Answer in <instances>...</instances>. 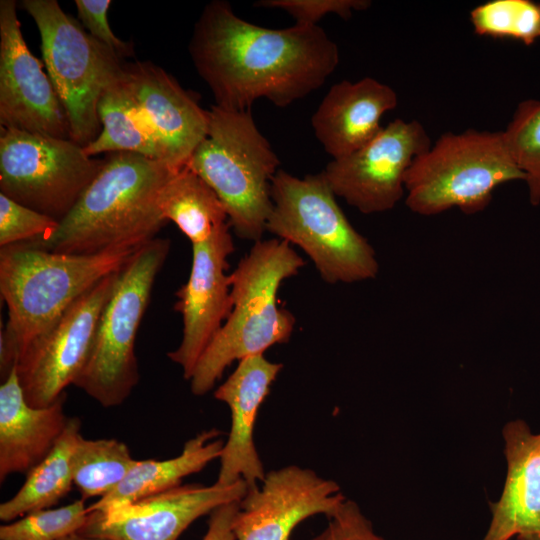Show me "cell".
Here are the masks:
<instances>
[{
    "instance_id": "obj_24",
    "label": "cell",
    "mask_w": 540,
    "mask_h": 540,
    "mask_svg": "<svg viewBox=\"0 0 540 540\" xmlns=\"http://www.w3.org/2000/svg\"><path fill=\"white\" fill-rule=\"evenodd\" d=\"M158 205L163 218L174 222L192 245L208 240L229 224L226 209L216 193L187 166L163 186Z\"/></svg>"
},
{
    "instance_id": "obj_9",
    "label": "cell",
    "mask_w": 540,
    "mask_h": 540,
    "mask_svg": "<svg viewBox=\"0 0 540 540\" xmlns=\"http://www.w3.org/2000/svg\"><path fill=\"white\" fill-rule=\"evenodd\" d=\"M169 250L168 239L142 245L120 270L101 312L88 358L73 385L104 408L121 405L139 382L136 335Z\"/></svg>"
},
{
    "instance_id": "obj_1",
    "label": "cell",
    "mask_w": 540,
    "mask_h": 540,
    "mask_svg": "<svg viewBox=\"0 0 540 540\" xmlns=\"http://www.w3.org/2000/svg\"><path fill=\"white\" fill-rule=\"evenodd\" d=\"M188 50L214 105L232 111L251 110L259 98L287 107L320 88L339 63L336 43L320 26H258L223 0L204 6Z\"/></svg>"
},
{
    "instance_id": "obj_7",
    "label": "cell",
    "mask_w": 540,
    "mask_h": 540,
    "mask_svg": "<svg viewBox=\"0 0 540 540\" xmlns=\"http://www.w3.org/2000/svg\"><path fill=\"white\" fill-rule=\"evenodd\" d=\"M271 200L266 231L301 248L324 281L348 284L376 278L375 249L349 222L321 172L298 178L279 169Z\"/></svg>"
},
{
    "instance_id": "obj_32",
    "label": "cell",
    "mask_w": 540,
    "mask_h": 540,
    "mask_svg": "<svg viewBox=\"0 0 540 540\" xmlns=\"http://www.w3.org/2000/svg\"><path fill=\"white\" fill-rule=\"evenodd\" d=\"M110 5V0H75L78 18L84 29L122 59L132 57L134 56L133 43L119 39L109 25Z\"/></svg>"
},
{
    "instance_id": "obj_23",
    "label": "cell",
    "mask_w": 540,
    "mask_h": 540,
    "mask_svg": "<svg viewBox=\"0 0 540 540\" xmlns=\"http://www.w3.org/2000/svg\"><path fill=\"white\" fill-rule=\"evenodd\" d=\"M81 421L69 417L66 428L48 456L26 474V480L16 494L0 504V520L5 523L30 512L51 508L67 493L73 483L71 459Z\"/></svg>"
},
{
    "instance_id": "obj_4",
    "label": "cell",
    "mask_w": 540,
    "mask_h": 540,
    "mask_svg": "<svg viewBox=\"0 0 540 540\" xmlns=\"http://www.w3.org/2000/svg\"><path fill=\"white\" fill-rule=\"evenodd\" d=\"M178 171L134 153L106 154L98 174L57 229L48 238L29 243L73 254L140 247L166 224L159 195Z\"/></svg>"
},
{
    "instance_id": "obj_35",
    "label": "cell",
    "mask_w": 540,
    "mask_h": 540,
    "mask_svg": "<svg viewBox=\"0 0 540 540\" xmlns=\"http://www.w3.org/2000/svg\"><path fill=\"white\" fill-rule=\"evenodd\" d=\"M516 540H540V534L520 535L516 537Z\"/></svg>"
},
{
    "instance_id": "obj_10",
    "label": "cell",
    "mask_w": 540,
    "mask_h": 540,
    "mask_svg": "<svg viewBox=\"0 0 540 540\" xmlns=\"http://www.w3.org/2000/svg\"><path fill=\"white\" fill-rule=\"evenodd\" d=\"M40 34L43 64L66 113L70 139L92 143L100 99L126 61L92 37L56 0H23Z\"/></svg>"
},
{
    "instance_id": "obj_26",
    "label": "cell",
    "mask_w": 540,
    "mask_h": 540,
    "mask_svg": "<svg viewBox=\"0 0 540 540\" xmlns=\"http://www.w3.org/2000/svg\"><path fill=\"white\" fill-rule=\"evenodd\" d=\"M479 36L510 38L530 46L540 38V3L531 0H492L470 12Z\"/></svg>"
},
{
    "instance_id": "obj_31",
    "label": "cell",
    "mask_w": 540,
    "mask_h": 540,
    "mask_svg": "<svg viewBox=\"0 0 540 540\" xmlns=\"http://www.w3.org/2000/svg\"><path fill=\"white\" fill-rule=\"evenodd\" d=\"M310 540H387L377 534L359 505L350 499L328 518L327 526Z\"/></svg>"
},
{
    "instance_id": "obj_14",
    "label": "cell",
    "mask_w": 540,
    "mask_h": 540,
    "mask_svg": "<svg viewBox=\"0 0 540 540\" xmlns=\"http://www.w3.org/2000/svg\"><path fill=\"white\" fill-rule=\"evenodd\" d=\"M15 0L0 1V127L70 139L66 113L29 50Z\"/></svg>"
},
{
    "instance_id": "obj_15",
    "label": "cell",
    "mask_w": 540,
    "mask_h": 540,
    "mask_svg": "<svg viewBox=\"0 0 540 540\" xmlns=\"http://www.w3.org/2000/svg\"><path fill=\"white\" fill-rule=\"evenodd\" d=\"M345 500L334 480L309 468L284 466L248 489L239 502L233 531L236 540H289L299 523L319 514L329 518Z\"/></svg>"
},
{
    "instance_id": "obj_18",
    "label": "cell",
    "mask_w": 540,
    "mask_h": 540,
    "mask_svg": "<svg viewBox=\"0 0 540 540\" xmlns=\"http://www.w3.org/2000/svg\"><path fill=\"white\" fill-rule=\"evenodd\" d=\"M283 368L264 354L244 358L215 390L214 397L224 402L231 414L229 436L222 448L216 483L232 485L244 480L248 489L258 486L266 475L254 442L259 408Z\"/></svg>"
},
{
    "instance_id": "obj_5",
    "label": "cell",
    "mask_w": 540,
    "mask_h": 540,
    "mask_svg": "<svg viewBox=\"0 0 540 540\" xmlns=\"http://www.w3.org/2000/svg\"><path fill=\"white\" fill-rule=\"evenodd\" d=\"M304 261L278 238L254 242L229 274L231 311L199 358L189 379L197 396L208 393L234 361L262 355L286 343L294 330L293 314L279 306L282 282L295 276Z\"/></svg>"
},
{
    "instance_id": "obj_25",
    "label": "cell",
    "mask_w": 540,
    "mask_h": 540,
    "mask_svg": "<svg viewBox=\"0 0 540 540\" xmlns=\"http://www.w3.org/2000/svg\"><path fill=\"white\" fill-rule=\"evenodd\" d=\"M135 462L122 441L85 439L80 435L71 459L73 483L83 500L102 498L123 481Z\"/></svg>"
},
{
    "instance_id": "obj_34",
    "label": "cell",
    "mask_w": 540,
    "mask_h": 540,
    "mask_svg": "<svg viewBox=\"0 0 540 540\" xmlns=\"http://www.w3.org/2000/svg\"><path fill=\"white\" fill-rule=\"evenodd\" d=\"M60 540H104V539L88 537V536L82 535L80 533H75V534L69 535V536H67L65 538H62Z\"/></svg>"
},
{
    "instance_id": "obj_30",
    "label": "cell",
    "mask_w": 540,
    "mask_h": 540,
    "mask_svg": "<svg viewBox=\"0 0 540 540\" xmlns=\"http://www.w3.org/2000/svg\"><path fill=\"white\" fill-rule=\"evenodd\" d=\"M368 0H260L254 6L281 9L296 20V25L314 26L327 14L349 19L353 11L367 9Z\"/></svg>"
},
{
    "instance_id": "obj_16",
    "label": "cell",
    "mask_w": 540,
    "mask_h": 540,
    "mask_svg": "<svg viewBox=\"0 0 540 540\" xmlns=\"http://www.w3.org/2000/svg\"><path fill=\"white\" fill-rule=\"evenodd\" d=\"M244 480L179 485L106 511H91L80 534L104 540H177L198 518L246 495Z\"/></svg>"
},
{
    "instance_id": "obj_29",
    "label": "cell",
    "mask_w": 540,
    "mask_h": 540,
    "mask_svg": "<svg viewBox=\"0 0 540 540\" xmlns=\"http://www.w3.org/2000/svg\"><path fill=\"white\" fill-rule=\"evenodd\" d=\"M59 222L0 193V247L48 238Z\"/></svg>"
},
{
    "instance_id": "obj_21",
    "label": "cell",
    "mask_w": 540,
    "mask_h": 540,
    "mask_svg": "<svg viewBox=\"0 0 540 540\" xmlns=\"http://www.w3.org/2000/svg\"><path fill=\"white\" fill-rule=\"evenodd\" d=\"M66 393L45 407L25 400L16 368L0 386V482L12 474H27L41 463L63 434L68 418Z\"/></svg>"
},
{
    "instance_id": "obj_28",
    "label": "cell",
    "mask_w": 540,
    "mask_h": 540,
    "mask_svg": "<svg viewBox=\"0 0 540 540\" xmlns=\"http://www.w3.org/2000/svg\"><path fill=\"white\" fill-rule=\"evenodd\" d=\"M82 498L71 504L30 512L0 526V540H60L79 533L88 519Z\"/></svg>"
},
{
    "instance_id": "obj_12",
    "label": "cell",
    "mask_w": 540,
    "mask_h": 540,
    "mask_svg": "<svg viewBox=\"0 0 540 540\" xmlns=\"http://www.w3.org/2000/svg\"><path fill=\"white\" fill-rule=\"evenodd\" d=\"M431 147L424 126L395 119L366 145L332 159L321 172L337 197L363 214L393 209L405 195V177L413 160Z\"/></svg>"
},
{
    "instance_id": "obj_19",
    "label": "cell",
    "mask_w": 540,
    "mask_h": 540,
    "mask_svg": "<svg viewBox=\"0 0 540 540\" xmlns=\"http://www.w3.org/2000/svg\"><path fill=\"white\" fill-rule=\"evenodd\" d=\"M398 104L396 92L372 77L335 83L311 118L317 140L333 158L345 157L383 128L382 116Z\"/></svg>"
},
{
    "instance_id": "obj_13",
    "label": "cell",
    "mask_w": 540,
    "mask_h": 540,
    "mask_svg": "<svg viewBox=\"0 0 540 540\" xmlns=\"http://www.w3.org/2000/svg\"><path fill=\"white\" fill-rule=\"evenodd\" d=\"M120 271L110 274L79 297L17 361L27 403L45 407L74 384L88 358L101 312Z\"/></svg>"
},
{
    "instance_id": "obj_8",
    "label": "cell",
    "mask_w": 540,
    "mask_h": 540,
    "mask_svg": "<svg viewBox=\"0 0 540 540\" xmlns=\"http://www.w3.org/2000/svg\"><path fill=\"white\" fill-rule=\"evenodd\" d=\"M525 180L503 132L469 129L446 132L417 156L405 177V202L416 214L432 216L452 208L475 214L487 208L502 184Z\"/></svg>"
},
{
    "instance_id": "obj_6",
    "label": "cell",
    "mask_w": 540,
    "mask_h": 540,
    "mask_svg": "<svg viewBox=\"0 0 540 540\" xmlns=\"http://www.w3.org/2000/svg\"><path fill=\"white\" fill-rule=\"evenodd\" d=\"M206 136L187 167L216 193L230 227L245 240L260 241L266 231L272 179L280 161L258 129L251 110L232 111L213 105Z\"/></svg>"
},
{
    "instance_id": "obj_11",
    "label": "cell",
    "mask_w": 540,
    "mask_h": 540,
    "mask_svg": "<svg viewBox=\"0 0 540 540\" xmlns=\"http://www.w3.org/2000/svg\"><path fill=\"white\" fill-rule=\"evenodd\" d=\"M101 166L71 139L0 127V193L58 222Z\"/></svg>"
},
{
    "instance_id": "obj_27",
    "label": "cell",
    "mask_w": 540,
    "mask_h": 540,
    "mask_svg": "<svg viewBox=\"0 0 540 540\" xmlns=\"http://www.w3.org/2000/svg\"><path fill=\"white\" fill-rule=\"evenodd\" d=\"M502 132L514 162L525 176L530 202L537 206L540 203V101L520 102Z\"/></svg>"
},
{
    "instance_id": "obj_17",
    "label": "cell",
    "mask_w": 540,
    "mask_h": 540,
    "mask_svg": "<svg viewBox=\"0 0 540 540\" xmlns=\"http://www.w3.org/2000/svg\"><path fill=\"white\" fill-rule=\"evenodd\" d=\"M230 224L218 229L208 240L192 245V267L187 282L175 293L174 310L183 321L179 346L167 353L189 380L209 343L231 311L228 257L234 251Z\"/></svg>"
},
{
    "instance_id": "obj_33",
    "label": "cell",
    "mask_w": 540,
    "mask_h": 540,
    "mask_svg": "<svg viewBox=\"0 0 540 540\" xmlns=\"http://www.w3.org/2000/svg\"><path fill=\"white\" fill-rule=\"evenodd\" d=\"M239 502L224 504L210 513L208 529L202 540H236L233 521Z\"/></svg>"
},
{
    "instance_id": "obj_2",
    "label": "cell",
    "mask_w": 540,
    "mask_h": 540,
    "mask_svg": "<svg viewBox=\"0 0 540 540\" xmlns=\"http://www.w3.org/2000/svg\"><path fill=\"white\" fill-rule=\"evenodd\" d=\"M101 132L90 157L128 152L181 170L206 136L209 111L151 61L125 62L98 106Z\"/></svg>"
},
{
    "instance_id": "obj_20",
    "label": "cell",
    "mask_w": 540,
    "mask_h": 540,
    "mask_svg": "<svg viewBox=\"0 0 540 540\" xmlns=\"http://www.w3.org/2000/svg\"><path fill=\"white\" fill-rule=\"evenodd\" d=\"M506 479L500 498L490 502L491 522L482 540H510L540 534V433L522 419L502 429Z\"/></svg>"
},
{
    "instance_id": "obj_22",
    "label": "cell",
    "mask_w": 540,
    "mask_h": 540,
    "mask_svg": "<svg viewBox=\"0 0 540 540\" xmlns=\"http://www.w3.org/2000/svg\"><path fill=\"white\" fill-rule=\"evenodd\" d=\"M215 428L188 439L181 453L165 460H136L123 481L109 494L88 506V511H106L181 485L183 478L200 472L221 455L224 441Z\"/></svg>"
},
{
    "instance_id": "obj_3",
    "label": "cell",
    "mask_w": 540,
    "mask_h": 540,
    "mask_svg": "<svg viewBox=\"0 0 540 540\" xmlns=\"http://www.w3.org/2000/svg\"><path fill=\"white\" fill-rule=\"evenodd\" d=\"M140 247L95 254L53 252L29 242L0 247V293L8 309L0 334L2 378L79 297L120 271Z\"/></svg>"
}]
</instances>
